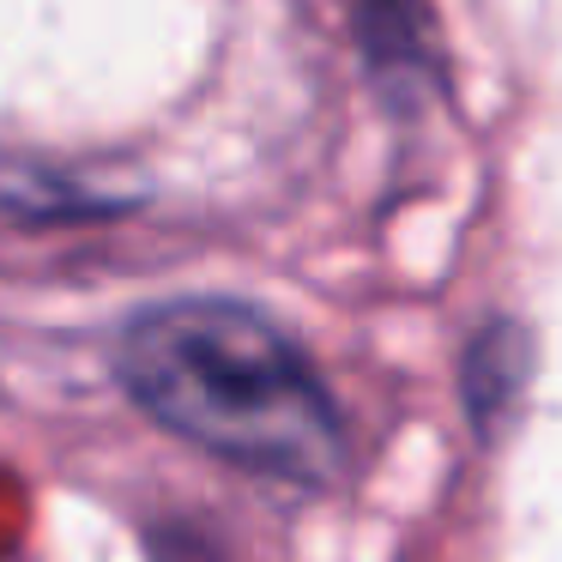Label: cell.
Here are the masks:
<instances>
[{
  "instance_id": "1",
  "label": "cell",
  "mask_w": 562,
  "mask_h": 562,
  "mask_svg": "<svg viewBox=\"0 0 562 562\" xmlns=\"http://www.w3.org/2000/svg\"><path fill=\"white\" fill-rule=\"evenodd\" d=\"M115 375L151 424L255 477L308 490L345 460L339 405L315 363L231 296L139 308L115 345Z\"/></svg>"
}]
</instances>
